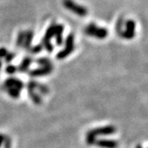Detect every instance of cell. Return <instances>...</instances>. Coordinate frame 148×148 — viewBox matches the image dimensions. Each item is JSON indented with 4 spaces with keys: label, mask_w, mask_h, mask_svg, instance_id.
<instances>
[{
    "label": "cell",
    "mask_w": 148,
    "mask_h": 148,
    "mask_svg": "<svg viewBox=\"0 0 148 148\" xmlns=\"http://www.w3.org/2000/svg\"><path fill=\"white\" fill-rule=\"evenodd\" d=\"M86 33L90 36L95 37L97 39H105L108 36V31L106 28L104 27H99L94 23H90V25H88L86 30Z\"/></svg>",
    "instance_id": "6da1fadb"
},
{
    "label": "cell",
    "mask_w": 148,
    "mask_h": 148,
    "mask_svg": "<svg viewBox=\"0 0 148 148\" xmlns=\"http://www.w3.org/2000/svg\"><path fill=\"white\" fill-rule=\"evenodd\" d=\"M64 6L67 9L80 16H85L88 12L85 7L74 3L73 0H64Z\"/></svg>",
    "instance_id": "7a4b0ae2"
},
{
    "label": "cell",
    "mask_w": 148,
    "mask_h": 148,
    "mask_svg": "<svg viewBox=\"0 0 148 148\" xmlns=\"http://www.w3.org/2000/svg\"><path fill=\"white\" fill-rule=\"evenodd\" d=\"M55 35H56V24H52L48 28L47 32L45 33V36L43 40V45L48 52L53 51V47L50 41H51L52 38L55 36Z\"/></svg>",
    "instance_id": "3957f363"
},
{
    "label": "cell",
    "mask_w": 148,
    "mask_h": 148,
    "mask_svg": "<svg viewBox=\"0 0 148 148\" xmlns=\"http://www.w3.org/2000/svg\"><path fill=\"white\" fill-rule=\"evenodd\" d=\"M90 131L95 135V137L100 136V135L107 136V135L114 134V132H116V128H115V127L112 126V125H107V126H104V127L94 128V129L90 130Z\"/></svg>",
    "instance_id": "277c9868"
},
{
    "label": "cell",
    "mask_w": 148,
    "mask_h": 148,
    "mask_svg": "<svg viewBox=\"0 0 148 148\" xmlns=\"http://www.w3.org/2000/svg\"><path fill=\"white\" fill-rule=\"evenodd\" d=\"M53 71V66H45V67H40L39 69H33L32 71H30V76L33 77H43V76H46L48 74L51 73Z\"/></svg>",
    "instance_id": "5b68a950"
},
{
    "label": "cell",
    "mask_w": 148,
    "mask_h": 148,
    "mask_svg": "<svg viewBox=\"0 0 148 148\" xmlns=\"http://www.w3.org/2000/svg\"><path fill=\"white\" fill-rule=\"evenodd\" d=\"M135 27L136 24L132 20H129L126 22V29L121 34V36L125 39L131 40L135 36Z\"/></svg>",
    "instance_id": "8992f818"
},
{
    "label": "cell",
    "mask_w": 148,
    "mask_h": 148,
    "mask_svg": "<svg viewBox=\"0 0 148 148\" xmlns=\"http://www.w3.org/2000/svg\"><path fill=\"white\" fill-rule=\"evenodd\" d=\"M94 145L101 148H117L119 143L112 139H96Z\"/></svg>",
    "instance_id": "52a82bcc"
},
{
    "label": "cell",
    "mask_w": 148,
    "mask_h": 148,
    "mask_svg": "<svg viewBox=\"0 0 148 148\" xmlns=\"http://www.w3.org/2000/svg\"><path fill=\"white\" fill-rule=\"evenodd\" d=\"M9 87H16V88L21 90L24 87V83L21 82V80L16 79L14 77H9L4 82L3 88H4V90H6L7 88H9Z\"/></svg>",
    "instance_id": "ba28073f"
},
{
    "label": "cell",
    "mask_w": 148,
    "mask_h": 148,
    "mask_svg": "<svg viewBox=\"0 0 148 148\" xmlns=\"http://www.w3.org/2000/svg\"><path fill=\"white\" fill-rule=\"evenodd\" d=\"M74 49H75L74 45L73 46H65V49H63V50H61L57 54V58L59 59V60H61V59H64V58H67L69 54H71V53L73 52Z\"/></svg>",
    "instance_id": "9c48e42d"
},
{
    "label": "cell",
    "mask_w": 148,
    "mask_h": 148,
    "mask_svg": "<svg viewBox=\"0 0 148 148\" xmlns=\"http://www.w3.org/2000/svg\"><path fill=\"white\" fill-rule=\"evenodd\" d=\"M32 58H25L23 60H22V62L20 64V66H19V68H18V70L20 71V72H26L29 69V67H30V65L32 64Z\"/></svg>",
    "instance_id": "30bf717a"
},
{
    "label": "cell",
    "mask_w": 148,
    "mask_h": 148,
    "mask_svg": "<svg viewBox=\"0 0 148 148\" xmlns=\"http://www.w3.org/2000/svg\"><path fill=\"white\" fill-rule=\"evenodd\" d=\"M28 94L30 98L32 99V101L34 102V104L36 105H40L42 103V100H41V97L37 94L35 90H29L28 91Z\"/></svg>",
    "instance_id": "8fae6325"
},
{
    "label": "cell",
    "mask_w": 148,
    "mask_h": 148,
    "mask_svg": "<svg viewBox=\"0 0 148 148\" xmlns=\"http://www.w3.org/2000/svg\"><path fill=\"white\" fill-rule=\"evenodd\" d=\"M6 90H7V92L9 95V96H11L12 98L16 99V98H19L20 97L21 90H19V89H17V88H16V87H9V88H7Z\"/></svg>",
    "instance_id": "7c38bea8"
},
{
    "label": "cell",
    "mask_w": 148,
    "mask_h": 148,
    "mask_svg": "<svg viewBox=\"0 0 148 148\" xmlns=\"http://www.w3.org/2000/svg\"><path fill=\"white\" fill-rule=\"evenodd\" d=\"M32 38H33V33L32 32H27L26 33V36H25V40H24V42H23L22 46H24V47L27 48V49H30Z\"/></svg>",
    "instance_id": "4fadbf2b"
},
{
    "label": "cell",
    "mask_w": 148,
    "mask_h": 148,
    "mask_svg": "<svg viewBox=\"0 0 148 148\" xmlns=\"http://www.w3.org/2000/svg\"><path fill=\"white\" fill-rule=\"evenodd\" d=\"M36 63L39 64L40 67H45V66H50V65H52V64H51V62H50L49 59H47V58H41L37 59Z\"/></svg>",
    "instance_id": "5bb4252c"
},
{
    "label": "cell",
    "mask_w": 148,
    "mask_h": 148,
    "mask_svg": "<svg viewBox=\"0 0 148 148\" xmlns=\"http://www.w3.org/2000/svg\"><path fill=\"white\" fill-rule=\"evenodd\" d=\"M36 89L41 94H43V95H45V94H48L49 93V88H48L46 86H45V85L43 84H37V86H36Z\"/></svg>",
    "instance_id": "9a60e30c"
},
{
    "label": "cell",
    "mask_w": 148,
    "mask_h": 148,
    "mask_svg": "<svg viewBox=\"0 0 148 148\" xmlns=\"http://www.w3.org/2000/svg\"><path fill=\"white\" fill-rule=\"evenodd\" d=\"M25 36H26V33L25 32H21L18 36V38H17V40H16V45L21 46L23 45V42H24V40H25Z\"/></svg>",
    "instance_id": "2e32d148"
},
{
    "label": "cell",
    "mask_w": 148,
    "mask_h": 148,
    "mask_svg": "<svg viewBox=\"0 0 148 148\" xmlns=\"http://www.w3.org/2000/svg\"><path fill=\"white\" fill-rule=\"evenodd\" d=\"M16 70H17V69L14 65H8L6 68V73L8 74H13L16 73Z\"/></svg>",
    "instance_id": "e0dca14e"
},
{
    "label": "cell",
    "mask_w": 148,
    "mask_h": 148,
    "mask_svg": "<svg viewBox=\"0 0 148 148\" xmlns=\"http://www.w3.org/2000/svg\"><path fill=\"white\" fill-rule=\"evenodd\" d=\"M30 50L32 51V53H39V52H40V51L42 50V45H36V46H35V47L30 49Z\"/></svg>",
    "instance_id": "ac0fdd59"
},
{
    "label": "cell",
    "mask_w": 148,
    "mask_h": 148,
    "mask_svg": "<svg viewBox=\"0 0 148 148\" xmlns=\"http://www.w3.org/2000/svg\"><path fill=\"white\" fill-rule=\"evenodd\" d=\"M15 58V54L12 53H8L5 56V61L7 63H10L12 61V59Z\"/></svg>",
    "instance_id": "d6986e66"
},
{
    "label": "cell",
    "mask_w": 148,
    "mask_h": 148,
    "mask_svg": "<svg viewBox=\"0 0 148 148\" xmlns=\"http://www.w3.org/2000/svg\"><path fill=\"white\" fill-rule=\"evenodd\" d=\"M55 40H56V43L58 45H61L63 44V36H62V34H58L55 36Z\"/></svg>",
    "instance_id": "ffe728a7"
},
{
    "label": "cell",
    "mask_w": 148,
    "mask_h": 148,
    "mask_svg": "<svg viewBox=\"0 0 148 148\" xmlns=\"http://www.w3.org/2000/svg\"><path fill=\"white\" fill-rule=\"evenodd\" d=\"M7 53H8V50L6 48H0V58H5Z\"/></svg>",
    "instance_id": "44dd1931"
},
{
    "label": "cell",
    "mask_w": 148,
    "mask_h": 148,
    "mask_svg": "<svg viewBox=\"0 0 148 148\" xmlns=\"http://www.w3.org/2000/svg\"><path fill=\"white\" fill-rule=\"evenodd\" d=\"M11 141L9 140V138L5 137L4 136V140H3V143H5V148H10L11 146Z\"/></svg>",
    "instance_id": "7402d4cb"
},
{
    "label": "cell",
    "mask_w": 148,
    "mask_h": 148,
    "mask_svg": "<svg viewBox=\"0 0 148 148\" xmlns=\"http://www.w3.org/2000/svg\"><path fill=\"white\" fill-rule=\"evenodd\" d=\"M3 140H4V135H3V134L0 133V148H1L2 144L3 143Z\"/></svg>",
    "instance_id": "603a6c76"
},
{
    "label": "cell",
    "mask_w": 148,
    "mask_h": 148,
    "mask_svg": "<svg viewBox=\"0 0 148 148\" xmlns=\"http://www.w3.org/2000/svg\"><path fill=\"white\" fill-rule=\"evenodd\" d=\"M136 148H143V146L142 145H140V144H138L137 146H136Z\"/></svg>",
    "instance_id": "cb8c5ba5"
},
{
    "label": "cell",
    "mask_w": 148,
    "mask_h": 148,
    "mask_svg": "<svg viewBox=\"0 0 148 148\" xmlns=\"http://www.w3.org/2000/svg\"><path fill=\"white\" fill-rule=\"evenodd\" d=\"M1 67H2V62H1V60H0V69H1Z\"/></svg>",
    "instance_id": "d4e9b609"
}]
</instances>
